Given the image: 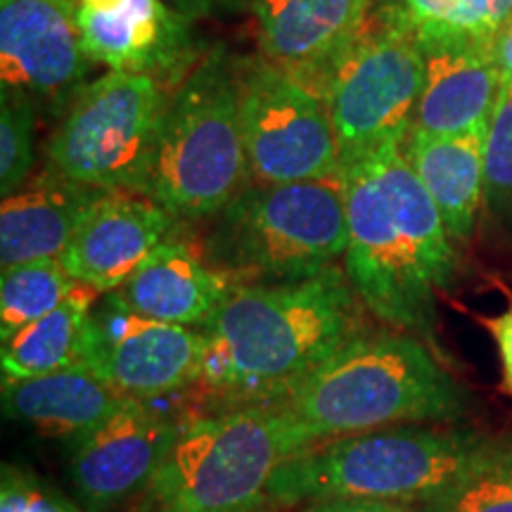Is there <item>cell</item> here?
Returning <instances> with one entry per match:
<instances>
[{
    "label": "cell",
    "instance_id": "cell-1",
    "mask_svg": "<svg viewBox=\"0 0 512 512\" xmlns=\"http://www.w3.org/2000/svg\"><path fill=\"white\" fill-rule=\"evenodd\" d=\"M349 245L344 271L368 313L439 354L437 294L456 280L458 245L403 145L339 166Z\"/></svg>",
    "mask_w": 512,
    "mask_h": 512
},
{
    "label": "cell",
    "instance_id": "cell-2",
    "mask_svg": "<svg viewBox=\"0 0 512 512\" xmlns=\"http://www.w3.org/2000/svg\"><path fill=\"white\" fill-rule=\"evenodd\" d=\"M366 311L339 266L290 283L238 285L202 328L197 387L223 396L226 408L273 406L370 330Z\"/></svg>",
    "mask_w": 512,
    "mask_h": 512
},
{
    "label": "cell",
    "instance_id": "cell-3",
    "mask_svg": "<svg viewBox=\"0 0 512 512\" xmlns=\"http://www.w3.org/2000/svg\"><path fill=\"white\" fill-rule=\"evenodd\" d=\"M273 408L302 448L396 425H456L470 394L444 354L401 330H366Z\"/></svg>",
    "mask_w": 512,
    "mask_h": 512
},
{
    "label": "cell",
    "instance_id": "cell-4",
    "mask_svg": "<svg viewBox=\"0 0 512 512\" xmlns=\"http://www.w3.org/2000/svg\"><path fill=\"white\" fill-rule=\"evenodd\" d=\"M491 434L470 425H396L297 451L278 467L268 505L375 498L420 505L458 477Z\"/></svg>",
    "mask_w": 512,
    "mask_h": 512
},
{
    "label": "cell",
    "instance_id": "cell-5",
    "mask_svg": "<svg viewBox=\"0 0 512 512\" xmlns=\"http://www.w3.org/2000/svg\"><path fill=\"white\" fill-rule=\"evenodd\" d=\"M207 223L202 252L238 285L313 278L337 266L349 245L339 176L247 183Z\"/></svg>",
    "mask_w": 512,
    "mask_h": 512
},
{
    "label": "cell",
    "instance_id": "cell-6",
    "mask_svg": "<svg viewBox=\"0 0 512 512\" xmlns=\"http://www.w3.org/2000/svg\"><path fill=\"white\" fill-rule=\"evenodd\" d=\"M252 178L240 126V62L204 55L159 121L147 197L181 223L209 221Z\"/></svg>",
    "mask_w": 512,
    "mask_h": 512
},
{
    "label": "cell",
    "instance_id": "cell-7",
    "mask_svg": "<svg viewBox=\"0 0 512 512\" xmlns=\"http://www.w3.org/2000/svg\"><path fill=\"white\" fill-rule=\"evenodd\" d=\"M302 451L273 406L223 408L183 422L136 512H256L278 467Z\"/></svg>",
    "mask_w": 512,
    "mask_h": 512
},
{
    "label": "cell",
    "instance_id": "cell-8",
    "mask_svg": "<svg viewBox=\"0 0 512 512\" xmlns=\"http://www.w3.org/2000/svg\"><path fill=\"white\" fill-rule=\"evenodd\" d=\"M169 95L150 74L110 72L81 88L46 140V162L93 188L147 197Z\"/></svg>",
    "mask_w": 512,
    "mask_h": 512
},
{
    "label": "cell",
    "instance_id": "cell-9",
    "mask_svg": "<svg viewBox=\"0 0 512 512\" xmlns=\"http://www.w3.org/2000/svg\"><path fill=\"white\" fill-rule=\"evenodd\" d=\"M318 74L342 164L406 145L425 83V62L411 34L370 17L361 36Z\"/></svg>",
    "mask_w": 512,
    "mask_h": 512
},
{
    "label": "cell",
    "instance_id": "cell-10",
    "mask_svg": "<svg viewBox=\"0 0 512 512\" xmlns=\"http://www.w3.org/2000/svg\"><path fill=\"white\" fill-rule=\"evenodd\" d=\"M240 126L256 183L325 181L342 157L323 98L278 64L240 60Z\"/></svg>",
    "mask_w": 512,
    "mask_h": 512
},
{
    "label": "cell",
    "instance_id": "cell-11",
    "mask_svg": "<svg viewBox=\"0 0 512 512\" xmlns=\"http://www.w3.org/2000/svg\"><path fill=\"white\" fill-rule=\"evenodd\" d=\"M204 347L202 330L140 316L110 292L88 316L81 366L124 399L155 401L200 384Z\"/></svg>",
    "mask_w": 512,
    "mask_h": 512
},
{
    "label": "cell",
    "instance_id": "cell-12",
    "mask_svg": "<svg viewBox=\"0 0 512 512\" xmlns=\"http://www.w3.org/2000/svg\"><path fill=\"white\" fill-rule=\"evenodd\" d=\"M126 399L91 430L67 439V477L86 512H114L140 498L183 430L176 415Z\"/></svg>",
    "mask_w": 512,
    "mask_h": 512
},
{
    "label": "cell",
    "instance_id": "cell-13",
    "mask_svg": "<svg viewBox=\"0 0 512 512\" xmlns=\"http://www.w3.org/2000/svg\"><path fill=\"white\" fill-rule=\"evenodd\" d=\"M79 0H0L3 95L64 114L86 86L91 57L79 34Z\"/></svg>",
    "mask_w": 512,
    "mask_h": 512
},
{
    "label": "cell",
    "instance_id": "cell-14",
    "mask_svg": "<svg viewBox=\"0 0 512 512\" xmlns=\"http://www.w3.org/2000/svg\"><path fill=\"white\" fill-rule=\"evenodd\" d=\"M178 221L162 204L136 192H107L64 249L60 261L76 283L98 294L117 292Z\"/></svg>",
    "mask_w": 512,
    "mask_h": 512
},
{
    "label": "cell",
    "instance_id": "cell-15",
    "mask_svg": "<svg viewBox=\"0 0 512 512\" xmlns=\"http://www.w3.org/2000/svg\"><path fill=\"white\" fill-rule=\"evenodd\" d=\"M79 34L86 55L110 72L174 79L192 69L195 43L190 22L164 0H114L107 8L79 5Z\"/></svg>",
    "mask_w": 512,
    "mask_h": 512
},
{
    "label": "cell",
    "instance_id": "cell-16",
    "mask_svg": "<svg viewBox=\"0 0 512 512\" xmlns=\"http://www.w3.org/2000/svg\"><path fill=\"white\" fill-rule=\"evenodd\" d=\"M425 83L413 131L460 136L489 126L503 81L491 43L477 38H425L418 41Z\"/></svg>",
    "mask_w": 512,
    "mask_h": 512
},
{
    "label": "cell",
    "instance_id": "cell-17",
    "mask_svg": "<svg viewBox=\"0 0 512 512\" xmlns=\"http://www.w3.org/2000/svg\"><path fill=\"white\" fill-rule=\"evenodd\" d=\"M238 287L200 245L169 235L117 290L128 309L159 323L202 330Z\"/></svg>",
    "mask_w": 512,
    "mask_h": 512
},
{
    "label": "cell",
    "instance_id": "cell-18",
    "mask_svg": "<svg viewBox=\"0 0 512 512\" xmlns=\"http://www.w3.org/2000/svg\"><path fill=\"white\" fill-rule=\"evenodd\" d=\"M112 190L93 188L46 166L0 207V264L60 259L95 204Z\"/></svg>",
    "mask_w": 512,
    "mask_h": 512
},
{
    "label": "cell",
    "instance_id": "cell-19",
    "mask_svg": "<svg viewBox=\"0 0 512 512\" xmlns=\"http://www.w3.org/2000/svg\"><path fill=\"white\" fill-rule=\"evenodd\" d=\"M259 46L287 72H323L370 22V0H252Z\"/></svg>",
    "mask_w": 512,
    "mask_h": 512
},
{
    "label": "cell",
    "instance_id": "cell-20",
    "mask_svg": "<svg viewBox=\"0 0 512 512\" xmlns=\"http://www.w3.org/2000/svg\"><path fill=\"white\" fill-rule=\"evenodd\" d=\"M484 138L486 126L460 136L411 131L403 145L456 245L472 240L484 207Z\"/></svg>",
    "mask_w": 512,
    "mask_h": 512
},
{
    "label": "cell",
    "instance_id": "cell-21",
    "mask_svg": "<svg viewBox=\"0 0 512 512\" xmlns=\"http://www.w3.org/2000/svg\"><path fill=\"white\" fill-rule=\"evenodd\" d=\"M3 413L55 439H72L117 411L126 399L88 368L3 380Z\"/></svg>",
    "mask_w": 512,
    "mask_h": 512
},
{
    "label": "cell",
    "instance_id": "cell-22",
    "mask_svg": "<svg viewBox=\"0 0 512 512\" xmlns=\"http://www.w3.org/2000/svg\"><path fill=\"white\" fill-rule=\"evenodd\" d=\"M98 297L100 294L88 285L76 283L69 297L55 311L3 339L0 344L3 380H24V377L79 368L88 316Z\"/></svg>",
    "mask_w": 512,
    "mask_h": 512
},
{
    "label": "cell",
    "instance_id": "cell-23",
    "mask_svg": "<svg viewBox=\"0 0 512 512\" xmlns=\"http://www.w3.org/2000/svg\"><path fill=\"white\" fill-rule=\"evenodd\" d=\"M370 17L425 38H477L491 43L501 27L496 0H370Z\"/></svg>",
    "mask_w": 512,
    "mask_h": 512
},
{
    "label": "cell",
    "instance_id": "cell-24",
    "mask_svg": "<svg viewBox=\"0 0 512 512\" xmlns=\"http://www.w3.org/2000/svg\"><path fill=\"white\" fill-rule=\"evenodd\" d=\"M415 512H512V432L486 439L458 477Z\"/></svg>",
    "mask_w": 512,
    "mask_h": 512
},
{
    "label": "cell",
    "instance_id": "cell-25",
    "mask_svg": "<svg viewBox=\"0 0 512 512\" xmlns=\"http://www.w3.org/2000/svg\"><path fill=\"white\" fill-rule=\"evenodd\" d=\"M76 287L60 259H38L3 268L0 275V339L55 311Z\"/></svg>",
    "mask_w": 512,
    "mask_h": 512
},
{
    "label": "cell",
    "instance_id": "cell-26",
    "mask_svg": "<svg viewBox=\"0 0 512 512\" xmlns=\"http://www.w3.org/2000/svg\"><path fill=\"white\" fill-rule=\"evenodd\" d=\"M484 209L512 235V83H505L484 138Z\"/></svg>",
    "mask_w": 512,
    "mask_h": 512
},
{
    "label": "cell",
    "instance_id": "cell-27",
    "mask_svg": "<svg viewBox=\"0 0 512 512\" xmlns=\"http://www.w3.org/2000/svg\"><path fill=\"white\" fill-rule=\"evenodd\" d=\"M34 102L0 95V192L3 197L22 188L34 169L36 143Z\"/></svg>",
    "mask_w": 512,
    "mask_h": 512
},
{
    "label": "cell",
    "instance_id": "cell-28",
    "mask_svg": "<svg viewBox=\"0 0 512 512\" xmlns=\"http://www.w3.org/2000/svg\"><path fill=\"white\" fill-rule=\"evenodd\" d=\"M0 512H83L36 472L19 465H3L0 475Z\"/></svg>",
    "mask_w": 512,
    "mask_h": 512
},
{
    "label": "cell",
    "instance_id": "cell-29",
    "mask_svg": "<svg viewBox=\"0 0 512 512\" xmlns=\"http://www.w3.org/2000/svg\"><path fill=\"white\" fill-rule=\"evenodd\" d=\"M482 325L494 337L498 361H501L503 389L512 396V304L498 316L482 318Z\"/></svg>",
    "mask_w": 512,
    "mask_h": 512
},
{
    "label": "cell",
    "instance_id": "cell-30",
    "mask_svg": "<svg viewBox=\"0 0 512 512\" xmlns=\"http://www.w3.org/2000/svg\"><path fill=\"white\" fill-rule=\"evenodd\" d=\"M164 5L174 10L178 17H183L185 22L192 24L197 19L221 17L230 15V12L245 10L249 0H164Z\"/></svg>",
    "mask_w": 512,
    "mask_h": 512
},
{
    "label": "cell",
    "instance_id": "cell-31",
    "mask_svg": "<svg viewBox=\"0 0 512 512\" xmlns=\"http://www.w3.org/2000/svg\"><path fill=\"white\" fill-rule=\"evenodd\" d=\"M299 512H415V505L375 501V498H330L302 505Z\"/></svg>",
    "mask_w": 512,
    "mask_h": 512
},
{
    "label": "cell",
    "instance_id": "cell-32",
    "mask_svg": "<svg viewBox=\"0 0 512 512\" xmlns=\"http://www.w3.org/2000/svg\"><path fill=\"white\" fill-rule=\"evenodd\" d=\"M491 55H494L503 86L512 83V12L491 38Z\"/></svg>",
    "mask_w": 512,
    "mask_h": 512
},
{
    "label": "cell",
    "instance_id": "cell-33",
    "mask_svg": "<svg viewBox=\"0 0 512 512\" xmlns=\"http://www.w3.org/2000/svg\"><path fill=\"white\" fill-rule=\"evenodd\" d=\"M496 5H498V22L503 24L512 12V0H496Z\"/></svg>",
    "mask_w": 512,
    "mask_h": 512
},
{
    "label": "cell",
    "instance_id": "cell-34",
    "mask_svg": "<svg viewBox=\"0 0 512 512\" xmlns=\"http://www.w3.org/2000/svg\"><path fill=\"white\" fill-rule=\"evenodd\" d=\"M114 0H79V5H88V8H107Z\"/></svg>",
    "mask_w": 512,
    "mask_h": 512
}]
</instances>
